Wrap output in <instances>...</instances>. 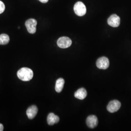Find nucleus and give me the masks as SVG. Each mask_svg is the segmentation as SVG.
Listing matches in <instances>:
<instances>
[{
    "mask_svg": "<svg viewBox=\"0 0 131 131\" xmlns=\"http://www.w3.org/2000/svg\"><path fill=\"white\" fill-rule=\"evenodd\" d=\"M33 71L28 68H23L17 72V76L19 79L24 82L31 80L33 78Z\"/></svg>",
    "mask_w": 131,
    "mask_h": 131,
    "instance_id": "1",
    "label": "nucleus"
},
{
    "mask_svg": "<svg viewBox=\"0 0 131 131\" xmlns=\"http://www.w3.org/2000/svg\"><path fill=\"white\" fill-rule=\"evenodd\" d=\"M74 11L78 16H83L86 13V8L84 4L81 2H77L74 6Z\"/></svg>",
    "mask_w": 131,
    "mask_h": 131,
    "instance_id": "2",
    "label": "nucleus"
},
{
    "mask_svg": "<svg viewBox=\"0 0 131 131\" xmlns=\"http://www.w3.org/2000/svg\"><path fill=\"white\" fill-rule=\"evenodd\" d=\"M57 44L59 48L65 49L70 47L72 44V41L68 37H62L58 39Z\"/></svg>",
    "mask_w": 131,
    "mask_h": 131,
    "instance_id": "3",
    "label": "nucleus"
},
{
    "mask_svg": "<svg viewBox=\"0 0 131 131\" xmlns=\"http://www.w3.org/2000/svg\"><path fill=\"white\" fill-rule=\"evenodd\" d=\"M37 25V21L35 19H28L25 22V26L28 30V32L30 34H35L36 32Z\"/></svg>",
    "mask_w": 131,
    "mask_h": 131,
    "instance_id": "4",
    "label": "nucleus"
},
{
    "mask_svg": "<svg viewBox=\"0 0 131 131\" xmlns=\"http://www.w3.org/2000/svg\"><path fill=\"white\" fill-rule=\"evenodd\" d=\"M121 107V103L117 100H113L108 103L107 109L110 113L116 112Z\"/></svg>",
    "mask_w": 131,
    "mask_h": 131,
    "instance_id": "5",
    "label": "nucleus"
},
{
    "mask_svg": "<svg viewBox=\"0 0 131 131\" xmlns=\"http://www.w3.org/2000/svg\"><path fill=\"white\" fill-rule=\"evenodd\" d=\"M96 66L100 69H107L109 66V60L106 57H100L97 60Z\"/></svg>",
    "mask_w": 131,
    "mask_h": 131,
    "instance_id": "6",
    "label": "nucleus"
},
{
    "mask_svg": "<svg viewBox=\"0 0 131 131\" xmlns=\"http://www.w3.org/2000/svg\"><path fill=\"white\" fill-rule=\"evenodd\" d=\"M107 23L111 27H117L120 25L121 19L117 15L113 14L108 19Z\"/></svg>",
    "mask_w": 131,
    "mask_h": 131,
    "instance_id": "7",
    "label": "nucleus"
},
{
    "mask_svg": "<svg viewBox=\"0 0 131 131\" xmlns=\"http://www.w3.org/2000/svg\"><path fill=\"white\" fill-rule=\"evenodd\" d=\"M86 123L88 126L89 128H94L98 125V118L95 115H90L87 117Z\"/></svg>",
    "mask_w": 131,
    "mask_h": 131,
    "instance_id": "8",
    "label": "nucleus"
},
{
    "mask_svg": "<svg viewBox=\"0 0 131 131\" xmlns=\"http://www.w3.org/2000/svg\"><path fill=\"white\" fill-rule=\"evenodd\" d=\"M38 112V107L36 105H32L27 109L26 111V114L28 118L32 119L36 117Z\"/></svg>",
    "mask_w": 131,
    "mask_h": 131,
    "instance_id": "9",
    "label": "nucleus"
},
{
    "mask_svg": "<svg viewBox=\"0 0 131 131\" xmlns=\"http://www.w3.org/2000/svg\"><path fill=\"white\" fill-rule=\"evenodd\" d=\"M59 121V117L53 113H50L47 117V122L49 125H53Z\"/></svg>",
    "mask_w": 131,
    "mask_h": 131,
    "instance_id": "10",
    "label": "nucleus"
},
{
    "mask_svg": "<svg viewBox=\"0 0 131 131\" xmlns=\"http://www.w3.org/2000/svg\"><path fill=\"white\" fill-rule=\"evenodd\" d=\"M74 96L80 100H84L87 96L86 90L84 88H80L75 92Z\"/></svg>",
    "mask_w": 131,
    "mask_h": 131,
    "instance_id": "11",
    "label": "nucleus"
},
{
    "mask_svg": "<svg viewBox=\"0 0 131 131\" xmlns=\"http://www.w3.org/2000/svg\"><path fill=\"white\" fill-rule=\"evenodd\" d=\"M64 84L65 81L63 78H59L56 80L55 89L57 92H61L62 90L63 89Z\"/></svg>",
    "mask_w": 131,
    "mask_h": 131,
    "instance_id": "12",
    "label": "nucleus"
},
{
    "mask_svg": "<svg viewBox=\"0 0 131 131\" xmlns=\"http://www.w3.org/2000/svg\"><path fill=\"white\" fill-rule=\"evenodd\" d=\"M9 37L6 34L0 35V45H6L9 42Z\"/></svg>",
    "mask_w": 131,
    "mask_h": 131,
    "instance_id": "13",
    "label": "nucleus"
},
{
    "mask_svg": "<svg viewBox=\"0 0 131 131\" xmlns=\"http://www.w3.org/2000/svg\"><path fill=\"white\" fill-rule=\"evenodd\" d=\"M5 10V4L3 2L0 1V14L4 12Z\"/></svg>",
    "mask_w": 131,
    "mask_h": 131,
    "instance_id": "14",
    "label": "nucleus"
},
{
    "mask_svg": "<svg viewBox=\"0 0 131 131\" xmlns=\"http://www.w3.org/2000/svg\"><path fill=\"white\" fill-rule=\"evenodd\" d=\"M39 1L41 3H42L45 4V3H47L49 0H39Z\"/></svg>",
    "mask_w": 131,
    "mask_h": 131,
    "instance_id": "15",
    "label": "nucleus"
},
{
    "mask_svg": "<svg viewBox=\"0 0 131 131\" xmlns=\"http://www.w3.org/2000/svg\"><path fill=\"white\" fill-rule=\"evenodd\" d=\"M4 130V126L3 125L0 123V131H3Z\"/></svg>",
    "mask_w": 131,
    "mask_h": 131,
    "instance_id": "16",
    "label": "nucleus"
}]
</instances>
